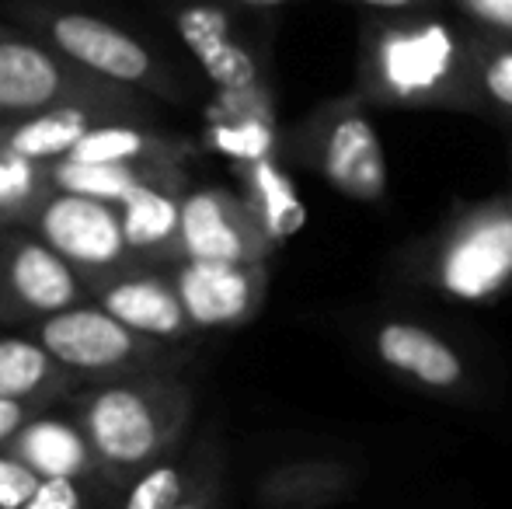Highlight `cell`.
<instances>
[{
	"mask_svg": "<svg viewBox=\"0 0 512 509\" xmlns=\"http://www.w3.org/2000/svg\"><path fill=\"white\" fill-rule=\"evenodd\" d=\"M474 28L436 11L366 14L356 49V95L370 109L474 112Z\"/></svg>",
	"mask_w": 512,
	"mask_h": 509,
	"instance_id": "6da1fadb",
	"label": "cell"
},
{
	"mask_svg": "<svg viewBox=\"0 0 512 509\" xmlns=\"http://www.w3.org/2000/svg\"><path fill=\"white\" fill-rule=\"evenodd\" d=\"M192 412L196 391L178 370H147L74 394V419L81 422L102 475L115 485H129L164 457L178 454Z\"/></svg>",
	"mask_w": 512,
	"mask_h": 509,
	"instance_id": "7a4b0ae2",
	"label": "cell"
},
{
	"mask_svg": "<svg viewBox=\"0 0 512 509\" xmlns=\"http://www.w3.org/2000/svg\"><path fill=\"white\" fill-rule=\"evenodd\" d=\"M401 279L457 304H492L512 290V192L457 206L401 258Z\"/></svg>",
	"mask_w": 512,
	"mask_h": 509,
	"instance_id": "3957f363",
	"label": "cell"
},
{
	"mask_svg": "<svg viewBox=\"0 0 512 509\" xmlns=\"http://www.w3.org/2000/svg\"><path fill=\"white\" fill-rule=\"evenodd\" d=\"M11 7L25 32L42 39L84 74L140 91L157 102L185 105L192 98L189 81L178 74L175 63H168L150 42L115 25L112 18L53 0H11Z\"/></svg>",
	"mask_w": 512,
	"mask_h": 509,
	"instance_id": "277c9868",
	"label": "cell"
},
{
	"mask_svg": "<svg viewBox=\"0 0 512 509\" xmlns=\"http://www.w3.org/2000/svg\"><path fill=\"white\" fill-rule=\"evenodd\" d=\"M283 161L317 175L352 203L377 206L391 192L384 143L370 119V105L356 91L314 105L283 133Z\"/></svg>",
	"mask_w": 512,
	"mask_h": 509,
	"instance_id": "5b68a950",
	"label": "cell"
},
{
	"mask_svg": "<svg viewBox=\"0 0 512 509\" xmlns=\"http://www.w3.org/2000/svg\"><path fill=\"white\" fill-rule=\"evenodd\" d=\"M70 105H115L150 116V98L84 74L25 28L0 25V126Z\"/></svg>",
	"mask_w": 512,
	"mask_h": 509,
	"instance_id": "8992f818",
	"label": "cell"
},
{
	"mask_svg": "<svg viewBox=\"0 0 512 509\" xmlns=\"http://www.w3.org/2000/svg\"><path fill=\"white\" fill-rule=\"evenodd\" d=\"M32 335L77 384H105L147 370H178L175 346L126 328L95 300L32 325Z\"/></svg>",
	"mask_w": 512,
	"mask_h": 509,
	"instance_id": "52a82bcc",
	"label": "cell"
},
{
	"mask_svg": "<svg viewBox=\"0 0 512 509\" xmlns=\"http://www.w3.org/2000/svg\"><path fill=\"white\" fill-rule=\"evenodd\" d=\"M363 342L373 363L411 391L443 401H471L478 394V370L471 356L432 321L373 314L363 328Z\"/></svg>",
	"mask_w": 512,
	"mask_h": 509,
	"instance_id": "ba28073f",
	"label": "cell"
},
{
	"mask_svg": "<svg viewBox=\"0 0 512 509\" xmlns=\"http://www.w3.org/2000/svg\"><path fill=\"white\" fill-rule=\"evenodd\" d=\"M91 304L81 272L56 255L35 231H4L0 238V321L39 325L46 318Z\"/></svg>",
	"mask_w": 512,
	"mask_h": 509,
	"instance_id": "9c48e42d",
	"label": "cell"
},
{
	"mask_svg": "<svg viewBox=\"0 0 512 509\" xmlns=\"http://www.w3.org/2000/svg\"><path fill=\"white\" fill-rule=\"evenodd\" d=\"M32 231L56 255L67 258L81 272L84 283L108 276V272H119L136 262L126 245V234H122L119 206L98 203V199L53 192L42 203Z\"/></svg>",
	"mask_w": 512,
	"mask_h": 509,
	"instance_id": "30bf717a",
	"label": "cell"
},
{
	"mask_svg": "<svg viewBox=\"0 0 512 509\" xmlns=\"http://www.w3.org/2000/svg\"><path fill=\"white\" fill-rule=\"evenodd\" d=\"M185 314L196 332H230L262 311L269 293L265 262H182L168 265Z\"/></svg>",
	"mask_w": 512,
	"mask_h": 509,
	"instance_id": "8fae6325",
	"label": "cell"
},
{
	"mask_svg": "<svg viewBox=\"0 0 512 509\" xmlns=\"http://www.w3.org/2000/svg\"><path fill=\"white\" fill-rule=\"evenodd\" d=\"M276 252L241 192L199 185L182 199V258L192 262H269Z\"/></svg>",
	"mask_w": 512,
	"mask_h": 509,
	"instance_id": "7c38bea8",
	"label": "cell"
},
{
	"mask_svg": "<svg viewBox=\"0 0 512 509\" xmlns=\"http://www.w3.org/2000/svg\"><path fill=\"white\" fill-rule=\"evenodd\" d=\"M88 293L98 307H105L126 328L164 342V346H178L196 335L182 300H178L175 283H171V272L161 265L133 262L119 272L88 279Z\"/></svg>",
	"mask_w": 512,
	"mask_h": 509,
	"instance_id": "4fadbf2b",
	"label": "cell"
},
{
	"mask_svg": "<svg viewBox=\"0 0 512 509\" xmlns=\"http://www.w3.org/2000/svg\"><path fill=\"white\" fill-rule=\"evenodd\" d=\"M175 28L216 91H248L269 84L258 49L237 32L234 14L223 4L189 0L175 11Z\"/></svg>",
	"mask_w": 512,
	"mask_h": 509,
	"instance_id": "5bb4252c",
	"label": "cell"
},
{
	"mask_svg": "<svg viewBox=\"0 0 512 509\" xmlns=\"http://www.w3.org/2000/svg\"><path fill=\"white\" fill-rule=\"evenodd\" d=\"M206 140L234 164L283 157V133L269 84L248 91H216L206 109Z\"/></svg>",
	"mask_w": 512,
	"mask_h": 509,
	"instance_id": "9a60e30c",
	"label": "cell"
},
{
	"mask_svg": "<svg viewBox=\"0 0 512 509\" xmlns=\"http://www.w3.org/2000/svg\"><path fill=\"white\" fill-rule=\"evenodd\" d=\"M359 489V468L345 457H293L255 482L258 509H324Z\"/></svg>",
	"mask_w": 512,
	"mask_h": 509,
	"instance_id": "2e32d148",
	"label": "cell"
},
{
	"mask_svg": "<svg viewBox=\"0 0 512 509\" xmlns=\"http://www.w3.org/2000/svg\"><path fill=\"white\" fill-rule=\"evenodd\" d=\"M4 450L42 482L49 478H102V464L74 415L63 419L53 412H39L14 433V440Z\"/></svg>",
	"mask_w": 512,
	"mask_h": 509,
	"instance_id": "e0dca14e",
	"label": "cell"
},
{
	"mask_svg": "<svg viewBox=\"0 0 512 509\" xmlns=\"http://www.w3.org/2000/svg\"><path fill=\"white\" fill-rule=\"evenodd\" d=\"M115 119H150V116H136L129 109H115V105H70V109H56L32 119H18V123H4L0 126V150L39 164H56L91 129L115 123Z\"/></svg>",
	"mask_w": 512,
	"mask_h": 509,
	"instance_id": "ac0fdd59",
	"label": "cell"
},
{
	"mask_svg": "<svg viewBox=\"0 0 512 509\" xmlns=\"http://www.w3.org/2000/svg\"><path fill=\"white\" fill-rule=\"evenodd\" d=\"M189 143L154 129L147 119H115L91 129L63 161L77 164H143V168H185Z\"/></svg>",
	"mask_w": 512,
	"mask_h": 509,
	"instance_id": "d6986e66",
	"label": "cell"
},
{
	"mask_svg": "<svg viewBox=\"0 0 512 509\" xmlns=\"http://www.w3.org/2000/svg\"><path fill=\"white\" fill-rule=\"evenodd\" d=\"M189 189L150 185L119 206L122 234L136 262L175 265L182 262V199Z\"/></svg>",
	"mask_w": 512,
	"mask_h": 509,
	"instance_id": "ffe728a7",
	"label": "cell"
},
{
	"mask_svg": "<svg viewBox=\"0 0 512 509\" xmlns=\"http://www.w3.org/2000/svg\"><path fill=\"white\" fill-rule=\"evenodd\" d=\"M77 381L35 335H0V401L49 408L70 398Z\"/></svg>",
	"mask_w": 512,
	"mask_h": 509,
	"instance_id": "44dd1931",
	"label": "cell"
},
{
	"mask_svg": "<svg viewBox=\"0 0 512 509\" xmlns=\"http://www.w3.org/2000/svg\"><path fill=\"white\" fill-rule=\"evenodd\" d=\"M49 182H53V192L98 199V203H108V206H126L136 192L150 189V185L189 189L185 168H143V164L56 161V164H49Z\"/></svg>",
	"mask_w": 512,
	"mask_h": 509,
	"instance_id": "7402d4cb",
	"label": "cell"
},
{
	"mask_svg": "<svg viewBox=\"0 0 512 509\" xmlns=\"http://www.w3.org/2000/svg\"><path fill=\"white\" fill-rule=\"evenodd\" d=\"M237 182H241V196L251 206L255 220L262 224L265 238L272 245H283L304 227L307 206L300 199L297 185H293L290 171H286L283 157H262V161L234 164Z\"/></svg>",
	"mask_w": 512,
	"mask_h": 509,
	"instance_id": "603a6c76",
	"label": "cell"
},
{
	"mask_svg": "<svg viewBox=\"0 0 512 509\" xmlns=\"http://www.w3.org/2000/svg\"><path fill=\"white\" fill-rule=\"evenodd\" d=\"M49 196V164L0 150V231H32Z\"/></svg>",
	"mask_w": 512,
	"mask_h": 509,
	"instance_id": "cb8c5ba5",
	"label": "cell"
},
{
	"mask_svg": "<svg viewBox=\"0 0 512 509\" xmlns=\"http://www.w3.org/2000/svg\"><path fill=\"white\" fill-rule=\"evenodd\" d=\"M471 88L478 116L512 123V39L485 35L474 28L471 39Z\"/></svg>",
	"mask_w": 512,
	"mask_h": 509,
	"instance_id": "d4e9b609",
	"label": "cell"
},
{
	"mask_svg": "<svg viewBox=\"0 0 512 509\" xmlns=\"http://www.w3.org/2000/svg\"><path fill=\"white\" fill-rule=\"evenodd\" d=\"M192 464H196L192 447H182L178 454L164 457L161 464H154L150 471L136 475L133 482L112 499L108 509H171V503H175L185 492V485H189Z\"/></svg>",
	"mask_w": 512,
	"mask_h": 509,
	"instance_id": "484cf974",
	"label": "cell"
},
{
	"mask_svg": "<svg viewBox=\"0 0 512 509\" xmlns=\"http://www.w3.org/2000/svg\"><path fill=\"white\" fill-rule=\"evenodd\" d=\"M192 478L185 485L182 496L171 503V509H223V471H227V457H223V443L216 429H206L196 443H192Z\"/></svg>",
	"mask_w": 512,
	"mask_h": 509,
	"instance_id": "4316f807",
	"label": "cell"
},
{
	"mask_svg": "<svg viewBox=\"0 0 512 509\" xmlns=\"http://www.w3.org/2000/svg\"><path fill=\"white\" fill-rule=\"evenodd\" d=\"M126 485H115L112 478H49L39 482L21 509H108L112 499Z\"/></svg>",
	"mask_w": 512,
	"mask_h": 509,
	"instance_id": "83f0119b",
	"label": "cell"
},
{
	"mask_svg": "<svg viewBox=\"0 0 512 509\" xmlns=\"http://www.w3.org/2000/svg\"><path fill=\"white\" fill-rule=\"evenodd\" d=\"M460 21L485 35H499L512 39V0H450Z\"/></svg>",
	"mask_w": 512,
	"mask_h": 509,
	"instance_id": "f1b7e54d",
	"label": "cell"
},
{
	"mask_svg": "<svg viewBox=\"0 0 512 509\" xmlns=\"http://www.w3.org/2000/svg\"><path fill=\"white\" fill-rule=\"evenodd\" d=\"M42 478H35L25 464L14 461L7 450H0V509H21L39 489Z\"/></svg>",
	"mask_w": 512,
	"mask_h": 509,
	"instance_id": "f546056e",
	"label": "cell"
},
{
	"mask_svg": "<svg viewBox=\"0 0 512 509\" xmlns=\"http://www.w3.org/2000/svg\"><path fill=\"white\" fill-rule=\"evenodd\" d=\"M39 412H42V408L18 405V401H0V450H4L7 443L14 440V433H18L25 422H32Z\"/></svg>",
	"mask_w": 512,
	"mask_h": 509,
	"instance_id": "4dcf8cb0",
	"label": "cell"
},
{
	"mask_svg": "<svg viewBox=\"0 0 512 509\" xmlns=\"http://www.w3.org/2000/svg\"><path fill=\"white\" fill-rule=\"evenodd\" d=\"M345 4L370 7L373 14H408V11H436L439 0H345Z\"/></svg>",
	"mask_w": 512,
	"mask_h": 509,
	"instance_id": "1f68e13d",
	"label": "cell"
},
{
	"mask_svg": "<svg viewBox=\"0 0 512 509\" xmlns=\"http://www.w3.org/2000/svg\"><path fill=\"white\" fill-rule=\"evenodd\" d=\"M223 4L244 7V11H255V14H269V11H279V7L293 4V0H223Z\"/></svg>",
	"mask_w": 512,
	"mask_h": 509,
	"instance_id": "d6a6232c",
	"label": "cell"
},
{
	"mask_svg": "<svg viewBox=\"0 0 512 509\" xmlns=\"http://www.w3.org/2000/svg\"><path fill=\"white\" fill-rule=\"evenodd\" d=\"M0 238H4V231H0Z\"/></svg>",
	"mask_w": 512,
	"mask_h": 509,
	"instance_id": "836d02e7",
	"label": "cell"
}]
</instances>
